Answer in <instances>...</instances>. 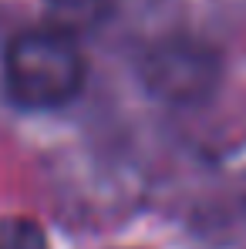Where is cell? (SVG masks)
Segmentation results:
<instances>
[{"mask_svg":"<svg viewBox=\"0 0 246 249\" xmlns=\"http://www.w3.org/2000/svg\"><path fill=\"white\" fill-rule=\"evenodd\" d=\"M0 249H51L44 229L27 215H3L0 219Z\"/></svg>","mask_w":246,"mask_h":249,"instance_id":"obj_4","label":"cell"},{"mask_svg":"<svg viewBox=\"0 0 246 249\" xmlns=\"http://www.w3.org/2000/svg\"><path fill=\"white\" fill-rule=\"evenodd\" d=\"M84 54L61 27L20 31L3 54V84L20 108H61L84 84Z\"/></svg>","mask_w":246,"mask_h":249,"instance_id":"obj_1","label":"cell"},{"mask_svg":"<svg viewBox=\"0 0 246 249\" xmlns=\"http://www.w3.org/2000/svg\"><path fill=\"white\" fill-rule=\"evenodd\" d=\"M47 10L61 31L78 34V31L98 27L112 14V0H47Z\"/></svg>","mask_w":246,"mask_h":249,"instance_id":"obj_3","label":"cell"},{"mask_svg":"<svg viewBox=\"0 0 246 249\" xmlns=\"http://www.w3.org/2000/svg\"><path fill=\"white\" fill-rule=\"evenodd\" d=\"M145 81L169 101H196L216 81V57L196 41H165L145 61Z\"/></svg>","mask_w":246,"mask_h":249,"instance_id":"obj_2","label":"cell"}]
</instances>
